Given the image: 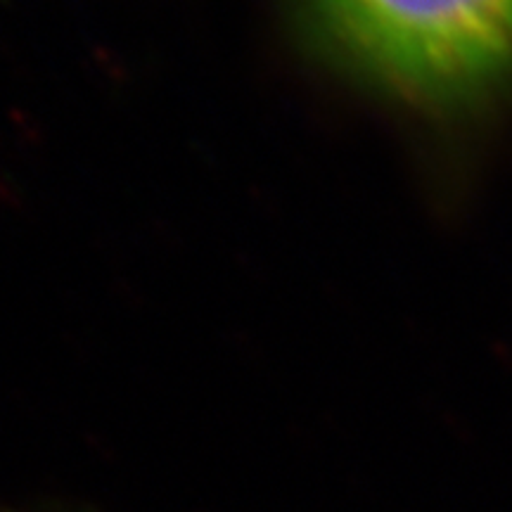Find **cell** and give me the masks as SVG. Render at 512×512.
<instances>
[{"instance_id": "1", "label": "cell", "mask_w": 512, "mask_h": 512, "mask_svg": "<svg viewBox=\"0 0 512 512\" xmlns=\"http://www.w3.org/2000/svg\"><path fill=\"white\" fill-rule=\"evenodd\" d=\"M311 3L361 72L422 105H472L512 83V0Z\"/></svg>"}]
</instances>
